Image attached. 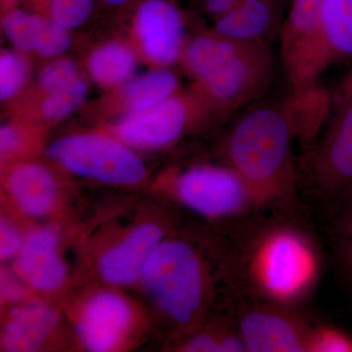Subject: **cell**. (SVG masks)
Returning a JSON list of instances; mask_svg holds the SVG:
<instances>
[{
	"label": "cell",
	"instance_id": "cell-1",
	"mask_svg": "<svg viewBox=\"0 0 352 352\" xmlns=\"http://www.w3.org/2000/svg\"><path fill=\"white\" fill-rule=\"evenodd\" d=\"M300 215L263 212L231 233L239 294L284 307H307L320 285L325 256Z\"/></svg>",
	"mask_w": 352,
	"mask_h": 352
},
{
	"label": "cell",
	"instance_id": "cell-2",
	"mask_svg": "<svg viewBox=\"0 0 352 352\" xmlns=\"http://www.w3.org/2000/svg\"><path fill=\"white\" fill-rule=\"evenodd\" d=\"M295 141L281 104L256 102L222 143V161L247 183L265 212L302 214Z\"/></svg>",
	"mask_w": 352,
	"mask_h": 352
},
{
	"label": "cell",
	"instance_id": "cell-3",
	"mask_svg": "<svg viewBox=\"0 0 352 352\" xmlns=\"http://www.w3.org/2000/svg\"><path fill=\"white\" fill-rule=\"evenodd\" d=\"M143 280L159 307L180 330L194 331L214 305L217 294L237 296L232 236L215 249L173 237L157 245Z\"/></svg>",
	"mask_w": 352,
	"mask_h": 352
},
{
	"label": "cell",
	"instance_id": "cell-4",
	"mask_svg": "<svg viewBox=\"0 0 352 352\" xmlns=\"http://www.w3.org/2000/svg\"><path fill=\"white\" fill-rule=\"evenodd\" d=\"M180 62L223 118L258 102L274 68L271 44L227 38L210 28L187 39Z\"/></svg>",
	"mask_w": 352,
	"mask_h": 352
},
{
	"label": "cell",
	"instance_id": "cell-5",
	"mask_svg": "<svg viewBox=\"0 0 352 352\" xmlns=\"http://www.w3.org/2000/svg\"><path fill=\"white\" fill-rule=\"evenodd\" d=\"M296 163L300 191L321 203L329 214L352 195V99H344Z\"/></svg>",
	"mask_w": 352,
	"mask_h": 352
},
{
	"label": "cell",
	"instance_id": "cell-6",
	"mask_svg": "<svg viewBox=\"0 0 352 352\" xmlns=\"http://www.w3.org/2000/svg\"><path fill=\"white\" fill-rule=\"evenodd\" d=\"M171 188L185 208L205 219L229 222L232 231L265 212L247 183L223 162L185 168L175 176Z\"/></svg>",
	"mask_w": 352,
	"mask_h": 352
},
{
	"label": "cell",
	"instance_id": "cell-7",
	"mask_svg": "<svg viewBox=\"0 0 352 352\" xmlns=\"http://www.w3.org/2000/svg\"><path fill=\"white\" fill-rule=\"evenodd\" d=\"M232 311L248 352H308L316 320L305 308L284 307L238 293Z\"/></svg>",
	"mask_w": 352,
	"mask_h": 352
},
{
	"label": "cell",
	"instance_id": "cell-8",
	"mask_svg": "<svg viewBox=\"0 0 352 352\" xmlns=\"http://www.w3.org/2000/svg\"><path fill=\"white\" fill-rule=\"evenodd\" d=\"M46 154L66 170L102 182L136 184L146 175L144 164L124 142L102 134L65 136L54 141Z\"/></svg>",
	"mask_w": 352,
	"mask_h": 352
},
{
	"label": "cell",
	"instance_id": "cell-9",
	"mask_svg": "<svg viewBox=\"0 0 352 352\" xmlns=\"http://www.w3.org/2000/svg\"><path fill=\"white\" fill-rule=\"evenodd\" d=\"M205 113L223 118L195 87L192 94L177 92L156 106L126 113L116 122L113 131L124 144L157 149L179 140Z\"/></svg>",
	"mask_w": 352,
	"mask_h": 352
},
{
	"label": "cell",
	"instance_id": "cell-10",
	"mask_svg": "<svg viewBox=\"0 0 352 352\" xmlns=\"http://www.w3.org/2000/svg\"><path fill=\"white\" fill-rule=\"evenodd\" d=\"M325 0H289L279 36L287 76L293 89L316 83L332 64L321 34V11Z\"/></svg>",
	"mask_w": 352,
	"mask_h": 352
},
{
	"label": "cell",
	"instance_id": "cell-11",
	"mask_svg": "<svg viewBox=\"0 0 352 352\" xmlns=\"http://www.w3.org/2000/svg\"><path fill=\"white\" fill-rule=\"evenodd\" d=\"M188 14L176 0H139L133 29L146 59L157 67L180 61L188 36Z\"/></svg>",
	"mask_w": 352,
	"mask_h": 352
},
{
	"label": "cell",
	"instance_id": "cell-12",
	"mask_svg": "<svg viewBox=\"0 0 352 352\" xmlns=\"http://www.w3.org/2000/svg\"><path fill=\"white\" fill-rule=\"evenodd\" d=\"M288 9L289 0H252L212 21L210 28L227 38L272 45L279 41Z\"/></svg>",
	"mask_w": 352,
	"mask_h": 352
},
{
	"label": "cell",
	"instance_id": "cell-13",
	"mask_svg": "<svg viewBox=\"0 0 352 352\" xmlns=\"http://www.w3.org/2000/svg\"><path fill=\"white\" fill-rule=\"evenodd\" d=\"M131 309L126 300L113 293L92 296L82 310L78 332L91 351H110L119 344L131 322Z\"/></svg>",
	"mask_w": 352,
	"mask_h": 352
},
{
	"label": "cell",
	"instance_id": "cell-14",
	"mask_svg": "<svg viewBox=\"0 0 352 352\" xmlns=\"http://www.w3.org/2000/svg\"><path fill=\"white\" fill-rule=\"evenodd\" d=\"M59 235L52 227H41L23 243L18 270L32 288L52 291L59 288L67 276V266L60 256Z\"/></svg>",
	"mask_w": 352,
	"mask_h": 352
},
{
	"label": "cell",
	"instance_id": "cell-15",
	"mask_svg": "<svg viewBox=\"0 0 352 352\" xmlns=\"http://www.w3.org/2000/svg\"><path fill=\"white\" fill-rule=\"evenodd\" d=\"M163 228L157 224L138 227L100 261V272L112 284H129L142 275L152 252L163 242Z\"/></svg>",
	"mask_w": 352,
	"mask_h": 352
},
{
	"label": "cell",
	"instance_id": "cell-16",
	"mask_svg": "<svg viewBox=\"0 0 352 352\" xmlns=\"http://www.w3.org/2000/svg\"><path fill=\"white\" fill-rule=\"evenodd\" d=\"M281 105L296 141L303 148L314 143L327 126L331 97L316 83L295 88Z\"/></svg>",
	"mask_w": 352,
	"mask_h": 352
},
{
	"label": "cell",
	"instance_id": "cell-17",
	"mask_svg": "<svg viewBox=\"0 0 352 352\" xmlns=\"http://www.w3.org/2000/svg\"><path fill=\"white\" fill-rule=\"evenodd\" d=\"M8 186L21 210L31 217L50 214L56 203V182L41 164L25 163L14 166L9 173Z\"/></svg>",
	"mask_w": 352,
	"mask_h": 352
},
{
	"label": "cell",
	"instance_id": "cell-18",
	"mask_svg": "<svg viewBox=\"0 0 352 352\" xmlns=\"http://www.w3.org/2000/svg\"><path fill=\"white\" fill-rule=\"evenodd\" d=\"M57 319L54 310L38 303L14 310L4 328V349L17 352L36 351L55 327Z\"/></svg>",
	"mask_w": 352,
	"mask_h": 352
},
{
	"label": "cell",
	"instance_id": "cell-19",
	"mask_svg": "<svg viewBox=\"0 0 352 352\" xmlns=\"http://www.w3.org/2000/svg\"><path fill=\"white\" fill-rule=\"evenodd\" d=\"M138 67L135 52L126 44L112 41L90 53L87 69L95 82L104 88L126 85L134 78Z\"/></svg>",
	"mask_w": 352,
	"mask_h": 352
},
{
	"label": "cell",
	"instance_id": "cell-20",
	"mask_svg": "<svg viewBox=\"0 0 352 352\" xmlns=\"http://www.w3.org/2000/svg\"><path fill=\"white\" fill-rule=\"evenodd\" d=\"M177 76L166 67H157L134 76L122 85L120 99L126 113L156 106L179 92Z\"/></svg>",
	"mask_w": 352,
	"mask_h": 352
},
{
	"label": "cell",
	"instance_id": "cell-21",
	"mask_svg": "<svg viewBox=\"0 0 352 352\" xmlns=\"http://www.w3.org/2000/svg\"><path fill=\"white\" fill-rule=\"evenodd\" d=\"M320 27L332 64L352 60V0H325Z\"/></svg>",
	"mask_w": 352,
	"mask_h": 352
},
{
	"label": "cell",
	"instance_id": "cell-22",
	"mask_svg": "<svg viewBox=\"0 0 352 352\" xmlns=\"http://www.w3.org/2000/svg\"><path fill=\"white\" fill-rule=\"evenodd\" d=\"M329 237L338 272L352 286V195L331 212Z\"/></svg>",
	"mask_w": 352,
	"mask_h": 352
},
{
	"label": "cell",
	"instance_id": "cell-23",
	"mask_svg": "<svg viewBox=\"0 0 352 352\" xmlns=\"http://www.w3.org/2000/svg\"><path fill=\"white\" fill-rule=\"evenodd\" d=\"M43 14L11 6L2 16V30L14 47L22 53L36 52Z\"/></svg>",
	"mask_w": 352,
	"mask_h": 352
},
{
	"label": "cell",
	"instance_id": "cell-24",
	"mask_svg": "<svg viewBox=\"0 0 352 352\" xmlns=\"http://www.w3.org/2000/svg\"><path fill=\"white\" fill-rule=\"evenodd\" d=\"M34 12L43 14L63 27L76 29L94 13L96 0H25Z\"/></svg>",
	"mask_w": 352,
	"mask_h": 352
},
{
	"label": "cell",
	"instance_id": "cell-25",
	"mask_svg": "<svg viewBox=\"0 0 352 352\" xmlns=\"http://www.w3.org/2000/svg\"><path fill=\"white\" fill-rule=\"evenodd\" d=\"M88 90L87 80L80 78L67 87L43 94L38 106L39 115L50 122L63 120L82 105Z\"/></svg>",
	"mask_w": 352,
	"mask_h": 352
},
{
	"label": "cell",
	"instance_id": "cell-26",
	"mask_svg": "<svg viewBox=\"0 0 352 352\" xmlns=\"http://www.w3.org/2000/svg\"><path fill=\"white\" fill-rule=\"evenodd\" d=\"M30 74L27 58L20 51L2 50L0 54V99L11 100L25 87Z\"/></svg>",
	"mask_w": 352,
	"mask_h": 352
},
{
	"label": "cell",
	"instance_id": "cell-27",
	"mask_svg": "<svg viewBox=\"0 0 352 352\" xmlns=\"http://www.w3.org/2000/svg\"><path fill=\"white\" fill-rule=\"evenodd\" d=\"M80 78L82 76L75 61L69 58L57 57L41 69L36 83L43 95L67 87Z\"/></svg>",
	"mask_w": 352,
	"mask_h": 352
},
{
	"label": "cell",
	"instance_id": "cell-28",
	"mask_svg": "<svg viewBox=\"0 0 352 352\" xmlns=\"http://www.w3.org/2000/svg\"><path fill=\"white\" fill-rule=\"evenodd\" d=\"M308 352H352V337L332 324L314 322Z\"/></svg>",
	"mask_w": 352,
	"mask_h": 352
},
{
	"label": "cell",
	"instance_id": "cell-29",
	"mask_svg": "<svg viewBox=\"0 0 352 352\" xmlns=\"http://www.w3.org/2000/svg\"><path fill=\"white\" fill-rule=\"evenodd\" d=\"M71 44L69 30L43 15L36 52L41 56L57 58L66 52Z\"/></svg>",
	"mask_w": 352,
	"mask_h": 352
},
{
	"label": "cell",
	"instance_id": "cell-30",
	"mask_svg": "<svg viewBox=\"0 0 352 352\" xmlns=\"http://www.w3.org/2000/svg\"><path fill=\"white\" fill-rule=\"evenodd\" d=\"M252 0H193L196 16L204 15L212 21L245 6Z\"/></svg>",
	"mask_w": 352,
	"mask_h": 352
},
{
	"label": "cell",
	"instance_id": "cell-31",
	"mask_svg": "<svg viewBox=\"0 0 352 352\" xmlns=\"http://www.w3.org/2000/svg\"><path fill=\"white\" fill-rule=\"evenodd\" d=\"M0 237V254L2 259L11 258L16 252H20L23 245L20 234L6 219L1 220Z\"/></svg>",
	"mask_w": 352,
	"mask_h": 352
},
{
	"label": "cell",
	"instance_id": "cell-32",
	"mask_svg": "<svg viewBox=\"0 0 352 352\" xmlns=\"http://www.w3.org/2000/svg\"><path fill=\"white\" fill-rule=\"evenodd\" d=\"M23 134L20 127L15 124H3L0 129V152L6 157L17 151L22 144Z\"/></svg>",
	"mask_w": 352,
	"mask_h": 352
},
{
	"label": "cell",
	"instance_id": "cell-33",
	"mask_svg": "<svg viewBox=\"0 0 352 352\" xmlns=\"http://www.w3.org/2000/svg\"><path fill=\"white\" fill-rule=\"evenodd\" d=\"M342 92L344 99H352V67L342 80Z\"/></svg>",
	"mask_w": 352,
	"mask_h": 352
},
{
	"label": "cell",
	"instance_id": "cell-34",
	"mask_svg": "<svg viewBox=\"0 0 352 352\" xmlns=\"http://www.w3.org/2000/svg\"><path fill=\"white\" fill-rule=\"evenodd\" d=\"M135 0H96V2L103 4L108 7H113V8H119V7L129 6Z\"/></svg>",
	"mask_w": 352,
	"mask_h": 352
}]
</instances>
